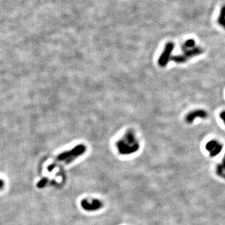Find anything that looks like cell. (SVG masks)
Segmentation results:
<instances>
[{
  "label": "cell",
  "mask_w": 225,
  "mask_h": 225,
  "mask_svg": "<svg viewBox=\"0 0 225 225\" xmlns=\"http://www.w3.org/2000/svg\"><path fill=\"white\" fill-rule=\"evenodd\" d=\"M216 172L219 176L225 178V157L223 158L222 163L217 166Z\"/></svg>",
  "instance_id": "cell-6"
},
{
  "label": "cell",
  "mask_w": 225,
  "mask_h": 225,
  "mask_svg": "<svg viewBox=\"0 0 225 225\" xmlns=\"http://www.w3.org/2000/svg\"><path fill=\"white\" fill-rule=\"evenodd\" d=\"M81 206L86 211H96L103 206L102 203L98 200H93L92 202L90 203L87 200H83L81 203Z\"/></svg>",
  "instance_id": "cell-5"
},
{
  "label": "cell",
  "mask_w": 225,
  "mask_h": 225,
  "mask_svg": "<svg viewBox=\"0 0 225 225\" xmlns=\"http://www.w3.org/2000/svg\"><path fill=\"white\" fill-rule=\"evenodd\" d=\"M1 183H2V186H1V188L2 189V188H3V180H2V181H1Z\"/></svg>",
  "instance_id": "cell-11"
},
{
  "label": "cell",
  "mask_w": 225,
  "mask_h": 225,
  "mask_svg": "<svg viewBox=\"0 0 225 225\" xmlns=\"http://www.w3.org/2000/svg\"><path fill=\"white\" fill-rule=\"evenodd\" d=\"M218 22L223 27H224L225 25V6H224L220 11L219 15L218 18Z\"/></svg>",
  "instance_id": "cell-7"
},
{
  "label": "cell",
  "mask_w": 225,
  "mask_h": 225,
  "mask_svg": "<svg viewBox=\"0 0 225 225\" xmlns=\"http://www.w3.org/2000/svg\"><path fill=\"white\" fill-rule=\"evenodd\" d=\"M208 116V113L204 110H194L192 112H189L186 116L185 118V120L186 123L190 124L192 123L195 119L197 118H206Z\"/></svg>",
  "instance_id": "cell-4"
},
{
  "label": "cell",
  "mask_w": 225,
  "mask_h": 225,
  "mask_svg": "<svg viewBox=\"0 0 225 225\" xmlns=\"http://www.w3.org/2000/svg\"><path fill=\"white\" fill-rule=\"evenodd\" d=\"M175 48L174 43L169 42L166 44L163 53L158 60V64L161 67H165L166 66L171 58V55L173 49Z\"/></svg>",
  "instance_id": "cell-2"
},
{
  "label": "cell",
  "mask_w": 225,
  "mask_h": 225,
  "mask_svg": "<svg viewBox=\"0 0 225 225\" xmlns=\"http://www.w3.org/2000/svg\"><path fill=\"white\" fill-rule=\"evenodd\" d=\"M183 53L181 55H178L171 58L172 60L177 63H185L188 59L192 58L196 56L203 53V49L199 47H194L189 49H183Z\"/></svg>",
  "instance_id": "cell-1"
},
{
  "label": "cell",
  "mask_w": 225,
  "mask_h": 225,
  "mask_svg": "<svg viewBox=\"0 0 225 225\" xmlns=\"http://www.w3.org/2000/svg\"><path fill=\"white\" fill-rule=\"evenodd\" d=\"M206 149L209 151L211 157H214L220 153L223 149V145L216 140H211L207 143Z\"/></svg>",
  "instance_id": "cell-3"
},
{
  "label": "cell",
  "mask_w": 225,
  "mask_h": 225,
  "mask_svg": "<svg viewBox=\"0 0 225 225\" xmlns=\"http://www.w3.org/2000/svg\"><path fill=\"white\" fill-rule=\"evenodd\" d=\"M47 183V179H44L43 180H41V181H40L38 184V188H43L45 186L46 183Z\"/></svg>",
  "instance_id": "cell-9"
},
{
  "label": "cell",
  "mask_w": 225,
  "mask_h": 225,
  "mask_svg": "<svg viewBox=\"0 0 225 225\" xmlns=\"http://www.w3.org/2000/svg\"><path fill=\"white\" fill-rule=\"evenodd\" d=\"M220 118L222 119V120L223 121V122L225 125V111H222L220 114Z\"/></svg>",
  "instance_id": "cell-10"
},
{
  "label": "cell",
  "mask_w": 225,
  "mask_h": 225,
  "mask_svg": "<svg viewBox=\"0 0 225 225\" xmlns=\"http://www.w3.org/2000/svg\"><path fill=\"white\" fill-rule=\"evenodd\" d=\"M195 46V40L193 39H189L184 42V43L182 46V49H186L192 48H194Z\"/></svg>",
  "instance_id": "cell-8"
},
{
  "label": "cell",
  "mask_w": 225,
  "mask_h": 225,
  "mask_svg": "<svg viewBox=\"0 0 225 225\" xmlns=\"http://www.w3.org/2000/svg\"><path fill=\"white\" fill-rule=\"evenodd\" d=\"M223 28H224V29H225V25H224V27H223Z\"/></svg>",
  "instance_id": "cell-12"
}]
</instances>
